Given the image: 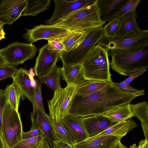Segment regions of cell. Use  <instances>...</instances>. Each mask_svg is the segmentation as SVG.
<instances>
[{
    "label": "cell",
    "mask_w": 148,
    "mask_h": 148,
    "mask_svg": "<svg viewBox=\"0 0 148 148\" xmlns=\"http://www.w3.org/2000/svg\"><path fill=\"white\" fill-rule=\"evenodd\" d=\"M6 103L4 91L0 89V132L1 133L3 114Z\"/></svg>",
    "instance_id": "39"
},
{
    "label": "cell",
    "mask_w": 148,
    "mask_h": 148,
    "mask_svg": "<svg viewBox=\"0 0 148 148\" xmlns=\"http://www.w3.org/2000/svg\"><path fill=\"white\" fill-rule=\"evenodd\" d=\"M3 91L7 102L14 109L18 111L21 94L16 84L13 82L12 84L6 86Z\"/></svg>",
    "instance_id": "28"
},
{
    "label": "cell",
    "mask_w": 148,
    "mask_h": 148,
    "mask_svg": "<svg viewBox=\"0 0 148 148\" xmlns=\"http://www.w3.org/2000/svg\"><path fill=\"white\" fill-rule=\"evenodd\" d=\"M120 140L113 135H104L93 139L87 138L73 145L74 148H111Z\"/></svg>",
    "instance_id": "20"
},
{
    "label": "cell",
    "mask_w": 148,
    "mask_h": 148,
    "mask_svg": "<svg viewBox=\"0 0 148 148\" xmlns=\"http://www.w3.org/2000/svg\"><path fill=\"white\" fill-rule=\"evenodd\" d=\"M137 125L134 121L131 119H128L117 123L98 135L88 138L93 139L101 136L112 135L121 139Z\"/></svg>",
    "instance_id": "21"
},
{
    "label": "cell",
    "mask_w": 148,
    "mask_h": 148,
    "mask_svg": "<svg viewBox=\"0 0 148 148\" xmlns=\"http://www.w3.org/2000/svg\"><path fill=\"white\" fill-rule=\"evenodd\" d=\"M61 70L62 79L68 85H72L78 88L95 81L88 80L85 78L81 64L63 65Z\"/></svg>",
    "instance_id": "16"
},
{
    "label": "cell",
    "mask_w": 148,
    "mask_h": 148,
    "mask_svg": "<svg viewBox=\"0 0 148 148\" xmlns=\"http://www.w3.org/2000/svg\"><path fill=\"white\" fill-rule=\"evenodd\" d=\"M112 69L121 75L148 67V45L129 53H115L110 55Z\"/></svg>",
    "instance_id": "4"
},
{
    "label": "cell",
    "mask_w": 148,
    "mask_h": 148,
    "mask_svg": "<svg viewBox=\"0 0 148 148\" xmlns=\"http://www.w3.org/2000/svg\"><path fill=\"white\" fill-rule=\"evenodd\" d=\"M138 148H148V140L145 139L140 141Z\"/></svg>",
    "instance_id": "43"
},
{
    "label": "cell",
    "mask_w": 148,
    "mask_h": 148,
    "mask_svg": "<svg viewBox=\"0 0 148 148\" xmlns=\"http://www.w3.org/2000/svg\"><path fill=\"white\" fill-rule=\"evenodd\" d=\"M111 148H127L123 145L121 142V140L117 141Z\"/></svg>",
    "instance_id": "45"
},
{
    "label": "cell",
    "mask_w": 148,
    "mask_h": 148,
    "mask_svg": "<svg viewBox=\"0 0 148 148\" xmlns=\"http://www.w3.org/2000/svg\"><path fill=\"white\" fill-rule=\"evenodd\" d=\"M48 41L47 44L51 49L60 52L65 51L64 45L60 40H48Z\"/></svg>",
    "instance_id": "37"
},
{
    "label": "cell",
    "mask_w": 148,
    "mask_h": 148,
    "mask_svg": "<svg viewBox=\"0 0 148 148\" xmlns=\"http://www.w3.org/2000/svg\"><path fill=\"white\" fill-rule=\"evenodd\" d=\"M88 138L95 136L117 123L111 122L102 114L81 117Z\"/></svg>",
    "instance_id": "14"
},
{
    "label": "cell",
    "mask_w": 148,
    "mask_h": 148,
    "mask_svg": "<svg viewBox=\"0 0 148 148\" xmlns=\"http://www.w3.org/2000/svg\"><path fill=\"white\" fill-rule=\"evenodd\" d=\"M37 49L33 44L15 42L0 50L7 64L14 66L21 64L35 57Z\"/></svg>",
    "instance_id": "9"
},
{
    "label": "cell",
    "mask_w": 148,
    "mask_h": 148,
    "mask_svg": "<svg viewBox=\"0 0 148 148\" xmlns=\"http://www.w3.org/2000/svg\"><path fill=\"white\" fill-rule=\"evenodd\" d=\"M77 88L72 85H67L64 88L60 86L54 91L52 99L47 100L49 115L56 122L62 121L69 114Z\"/></svg>",
    "instance_id": "8"
},
{
    "label": "cell",
    "mask_w": 148,
    "mask_h": 148,
    "mask_svg": "<svg viewBox=\"0 0 148 148\" xmlns=\"http://www.w3.org/2000/svg\"><path fill=\"white\" fill-rule=\"evenodd\" d=\"M50 122L54 142H62L71 145L75 143L74 140L66 128L62 121L57 122L50 116Z\"/></svg>",
    "instance_id": "24"
},
{
    "label": "cell",
    "mask_w": 148,
    "mask_h": 148,
    "mask_svg": "<svg viewBox=\"0 0 148 148\" xmlns=\"http://www.w3.org/2000/svg\"><path fill=\"white\" fill-rule=\"evenodd\" d=\"M45 138L42 135L26 139H22L12 148H36Z\"/></svg>",
    "instance_id": "32"
},
{
    "label": "cell",
    "mask_w": 148,
    "mask_h": 148,
    "mask_svg": "<svg viewBox=\"0 0 148 148\" xmlns=\"http://www.w3.org/2000/svg\"><path fill=\"white\" fill-rule=\"evenodd\" d=\"M41 83L38 79L36 80V85L34 88V97L33 103L32 111L30 115L31 121L35 118L37 112L40 110H45L42 98Z\"/></svg>",
    "instance_id": "30"
},
{
    "label": "cell",
    "mask_w": 148,
    "mask_h": 148,
    "mask_svg": "<svg viewBox=\"0 0 148 148\" xmlns=\"http://www.w3.org/2000/svg\"><path fill=\"white\" fill-rule=\"evenodd\" d=\"M145 90L126 92L113 82L108 83L99 90L85 95H75L71 102L69 114L84 117L103 114L117 106L130 103L136 97L144 95Z\"/></svg>",
    "instance_id": "1"
},
{
    "label": "cell",
    "mask_w": 148,
    "mask_h": 148,
    "mask_svg": "<svg viewBox=\"0 0 148 148\" xmlns=\"http://www.w3.org/2000/svg\"><path fill=\"white\" fill-rule=\"evenodd\" d=\"M147 70V69L145 68L131 73L129 75V76L123 81L127 83L130 84L134 79L142 75Z\"/></svg>",
    "instance_id": "40"
},
{
    "label": "cell",
    "mask_w": 148,
    "mask_h": 148,
    "mask_svg": "<svg viewBox=\"0 0 148 148\" xmlns=\"http://www.w3.org/2000/svg\"><path fill=\"white\" fill-rule=\"evenodd\" d=\"M23 126L20 114L7 102L3 114L1 134L5 148H12L22 140Z\"/></svg>",
    "instance_id": "7"
},
{
    "label": "cell",
    "mask_w": 148,
    "mask_h": 148,
    "mask_svg": "<svg viewBox=\"0 0 148 148\" xmlns=\"http://www.w3.org/2000/svg\"><path fill=\"white\" fill-rule=\"evenodd\" d=\"M137 16L136 10H133L121 18L114 37L123 36L140 31L141 29L136 20Z\"/></svg>",
    "instance_id": "22"
},
{
    "label": "cell",
    "mask_w": 148,
    "mask_h": 148,
    "mask_svg": "<svg viewBox=\"0 0 148 148\" xmlns=\"http://www.w3.org/2000/svg\"><path fill=\"white\" fill-rule=\"evenodd\" d=\"M33 70V69L31 68L29 71V75L30 76L34 77L35 73L34 72Z\"/></svg>",
    "instance_id": "49"
},
{
    "label": "cell",
    "mask_w": 148,
    "mask_h": 148,
    "mask_svg": "<svg viewBox=\"0 0 148 148\" xmlns=\"http://www.w3.org/2000/svg\"><path fill=\"white\" fill-rule=\"evenodd\" d=\"M96 0H53L55 8L53 14L51 18L44 23L46 25H55L75 11L91 4Z\"/></svg>",
    "instance_id": "11"
},
{
    "label": "cell",
    "mask_w": 148,
    "mask_h": 148,
    "mask_svg": "<svg viewBox=\"0 0 148 148\" xmlns=\"http://www.w3.org/2000/svg\"><path fill=\"white\" fill-rule=\"evenodd\" d=\"M4 25H3L0 26V40L5 38V33L3 29Z\"/></svg>",
    "instance_id": "46"
},
{
    "label": "cell",
    "mask_w": 148,
    "mask_h": 148,
    "mask_svg": "<svg viewBox=\"0 0 148 148\" xmlns=\"http://www.w3.org/2000/svg\"><path fill=\"white\" fill-rule=\"evenodd\" d=\"M6 64H7V63L5 59L0 53V66Z\"/></svg>",
    "instance_id": "47"
},
{
    "label": "cell",
    "mask_w": 148,
    "mask_h": 148,
    "mask_svg": "<svg viewBox=\"0 0 148 148\" xmlns=\"http://www.w3.org/2000/svg\"><path fill=\"white\" fill-rule=\"evenodd\" d=\"M62 121L74 140L75 143L88 138L81 117L69 114Z\"/></svg>",
    "instance_id": "18"
},
{
    "label": "cell",
    "mask_w": 148,
    "mask_h": 148,
    "mask_svg": "<svg viewBox=\"0 0 148 148\" xmlns=\"http://www.w3.org/2000/svg\"><path fill=\"white\" fill-rule=\"evenodd\" d=\"M84 39L69 51H61L60 58L63 65L71 66L81 64L89 52L104 36L103 27L87 30Z\"/></svg>",
    "instance_id": "6"
},
{
    "label": "cell",
    "mask_w": 148,
    "mask_h": 148,
    "mask_svg": "<svg viewBox=\"0 0 148 148\" xmlns=\"http://www.w3.org/2000/svg\"><path fill=\"white\" fill-rule=\"evenodd\" d=\"M113 83L119 89L126 92L134 93L139 90L131 86L129 83H127L124 81L120 83Z\"/></svg>",
    "instance_id": "38"
},
{
    "label": "cell",
    "mask_w": 148,
    "mask_h": 148,
    "mask_svg": "<svg viewBox=\"0 0 148 148\" xmlns=\"http://www.w3.org/2000/svg\"><path fill=\"white\" fill-rule=\"evenodd\" d=\"M108 82L95 81L92 82L77 88L76 95H85L99 90Z\"/></svg>",
    "instance_id": "31"
},
{
    "label": "cell",
    "mask_w": 148,
    "mask_h": 148,
    "mask_svg": "<svg viewBox=\"0 0 148 148\" xmlns=\"http://www.w3.org/2000/svg\"><path fill=\"white\" fill-rule=\"evenodd\" d=\"M26 0H2L0 4V22L11 25L21 16Z\"/></svg>",
    "instance_id": "13"
},
{
    "label": "cell",
    "mask_w": 148,
    "mask_h": 148,
    "mask_svg": "<svg viewBox=\"0 0 148 148\" xmlns=\"http://www.w3.org/2000/svg\"><path fill=\"white\" fill-rule=\"evenodd\" d=\"M17 70L15 66L7 64L0 66V81L7 78L12 77Z\"/></svg>",
    "instance_id": "35"
},
{
    "label": "cell",
    "mask_w": 148,
    "mask_h": 148,
    "mask_svg": "<svg viewBox=\"0 0 148 148\" xmlns=\"http://www.w3.org/2000/svg\"><path fill=\"white\" fill-rule=\"evenodd\" d=\"M120 23V20L115 18L109 21L103 27L104 37L111 38L115 36Z\"/></svg>",
    "instance_id": "33"
},
{
    "label": "cell",
    "mask_w": 148,
    "mask_h": 148,
    "mask_svg": "<svg viewBox=\"0 0 148 148\" xmlns=\"http://www.w3.org/2000/svg\"><path fill=\"white\" fill-rule=\"evenodd\" d=\"M41 134L42 135L41 132L39 129L35 126L32 125L31 129L29 132H24L23 131L22 139L34 138Z\"/></svg>",
    "instance_id": "36"
},
{
    "label": "cell",
    "mask_w": 148,
    "mask_h": 148,
    "mask_svg": "<svg viewBox=\"0 0 148 148\" xmlns=\"http://www.w3.org/2000/svg\"><path fill=\"white\" fill-rule=\"evenodd\" d=\"M130 106L134 116L141 122L148 125V102L145 101L135 104H130Z\"/></svg>",
    "instance_id": "29"
},
{
    "label": "cell",
    "mask_w": 148,
    "mask_h": 148,
    "mask_svg": "<svg viewBox=\"0 0 148 148\" xmlns=\"http://www.w3.org/2000/svg\"><path fill=\"white\" fill-rule=\"evenodd\" d=\"M88 30H72L69 34L60 40L63 44L65 52L72 49L85 38Z\"/></svg>",
    "instance_id": "27"
},
{
    "label": "cell",
    "mask_w": 148,
    "mask_h": 148,
    "mask_svg": "<svg viewBox=\"0 0 148 148\" xmlns=\"http://www.w3.org/2000/svg\"><path fill=\"white\" fill-rule=\"evenodd\" d=\"M54 148H74L73 145L62 142H54Z\"/></svg>",
    "instance_id": "41"
},
{
    "label": "cell",
    "mask_w": 148,
    "mask_h": 148,
    "mask_svg": "<svg viewBox=\"0 0 148 148\" xmlns=\"http://www.w3.org/2000/svg\"><path fill=\"white\" fill-rule=\"evenodd\" d=\"M2 1V0H0V4L1 3V2Z\"/></svg>",
    "instance_id": "52"
},
{
    "label": "cell",
    "mask_w": 148,
    "mask_h": 148,
    "mask_svg": "<svg viewBox=\"0 0 148 148\" xmlns=\"http://www.w3.org/2000/svg\"><path fill=\"white\" fill-rule=\"evenodd\" d=\"M26 29L27 32L23 36L27 40V43L30 44L41 39L61 40L72 31L56 25L42 24L35 26L32 29Z\"/></svg>",
    "instance_id": "10"
},
{
    "label": "cell",
    "mask_w": 148,
    "mask_h": 148,
    "mask_svg": "<svg viewBox=\"0 0 148 148\" xmlns=\"http://www.w3.org/2000/svg\"><path fill=\"white\" fill-rule=\"evenodd\" d=\"M0 148H5L2 139L1 134L0 132Z\"/></svg>",
    "instance_id": "48"
},
{
    "label": "cell",
    "mask_w": 148,
    "mask_h": 148,
    "mask_svg": "<svg viewBox=\"0 0 148 148\" xmlns=\"http://www.w3.org/2000/svg\"><path fill=\"white\" fill-rule=\"evenodd\" d=\"M85 78L88 80L112 82L107 50L97 44L81 64Z\"/></svg>",
    "instance_id": "2"
},
{
    "label": "cell",
    "mask_w": 148,
    "mask_h": 148,
    "mask_svg": "<svg viewBox=\"0 0 148 148\" xmlns=\"http://www.w3.org/2000/svg\"><path fill=\"white\" fill-rule=\"evenodd\" d=\"M26 1V5L21 16H35L40 13L49 9L51 2V0Z\"/></svg>",
    "instance_id": "26"
},
{
    "label": "cell",
    "mask_w": 148,
    "mask_h": 148,
    "mask_svg": "<svg viewBox=\"0 0 148 148\" xmlns=\"http://www.w3.org/2000/svg\"><path fill=\"white\" fill-rule=\"evenodd\" d=\"M36 114V118L31 121L32 125L39 129L51 148H54V140L50 122V116L45 112V110H38Z\"/></svg>",
    "instance_id": "19"
},
{
    "label": "cell",
    "mask_w": 148,
    "mask_h": 148,
    "mask_svg": "<svg viewBox=\"0 0 148 148\" xmlns=\"http://www.w3.org/2000/svg\"><path fill=\"white\" fill-rule=\"evenodd\" d=\"M130 103L120 105L102 114L112 122L118 123L134 116L130 106Z\"/></svg>",
    "instance_id": "23"
},
{
    "label": "cell",
    "mask_w": 148,
    "mask_h": 148,
    "mask_svg": "<svg viewBox=\"0 0 148 148\" xmlns=\"http://www.w3.org/2000/svg\"><path fill=\"white\" fill-rule=\"evenodd\" d=\"M97 44L107 50L109 56L115 53H130L148 45V30L141 29L138 32L120 37H103Z\"/></svg>",
    "instance_id": "5"
},
{
    "label": "cell",
    "mask_w": 148,
    "mask_h": 148,
    "mask_svg": "<svg viewBox=\"0 0 148 148\" xmlns=\"http://www.w3.org/2000/svg\"><path fill=\"white\" fill-rule=\"evenodd\" d=\"M62 77L61 68L56 64L50 71L38 78L41 83L46 84L54 92L61 86Z\"/></svg>",
    "instance_id": "25"
},
{
    "label": "cell",
    "mask_w": 148,
    "mask_h": 148,
    "mask_svg": "<svg viewBox=\"0 0 148 148\" xmlns=\"http://www.w3.org/2000/svg\"><path fill=\"white\" fill-rule=\"evenodd\" d=\"M60 52L51 49L47 44L40 48L33 69L35 75L39 77L50 71L60 58Z\"/></svg>",
    "instance_id": "12"
},
{
    "label": "cell",
    "mask_w": 148,
    "mask_h": 148,
    "mask_svg": "<svg viewBox=\"0 0 148 148\" xmlns=\"http://www.w3.org/2000/svg\"><path fill=\"white\" fill-rule=\"evenodd\" d=\"M140 1L141 0H128L123 7L116 18L120 20L128 13L133 10H136Z\"/></svg>",
    "instance_id": "34"
},
{
    "label": "cell",
    "mask_w": 148,
    "mask_h": 148,
    "mask_svg": "<svg viewBox=\"0 0 148 148\" xmlns=\"http://www.w3.org/2000/svg\"><path fill=\"white\" fill-rule=\"evenodd\" d=\"M141 123L145 139L148 140V125Z\"/></svg>",
    "instance_id": "44"
},
{
    "label": "cell",
    "mask_w": 148,
    "mask_h": 148,
    "mask_svg": "<svg viewBox=\"0 0 148 148\" xmlns=\"http://www.w3.org/2000/svg\"><path fill=\"white\" fill-rule=\"evenodd\" d=\"M106 23L100 18L96 0L55 25L71 30H86L103 27Z\"/></svg>",
    "instance_id": "3"
},
{
    "label": "cell",
    "mask_w": 148,
    "mask_h": 148,
    "mask_svg": "<svg viewBox=\"0 0 148 148\" xmlns=\"http://www.w3.org/2000/svg\"><path fill=\"white\" fill-rule=\"evenodd\" d=\"M12 77L13 82L16 84L20 90L22 99L26 97L32 104L34 97V88L31 84L29 71L21 67L17 70Z\"/></svg>",
    "instance_id": "17"
},
{
    "label": "cell",
    "mask_w": 148,
    "mask_h": 148,
    "mask_svg": "<svg viewBox=\"0 0 148 148\" xmlns=\"http://www.w3.org/2000/svg\"><path fill=\"white\" fill-rule=\"evenodd\" d=\"M128 0H96L100 18L104 22L116 18Z\"/></svg>",
    "instance_id": "15"
},
{
    "label": "cell",
    "mask_w": 148,
    "mask_h": 148,
    "mask_svg": "<svg viewBox=\"0 0 148 148\" xmlns=\"http://www.w3.org/2000/svg\"><path fill=\"white\" fill-rule=\"evenodd\" d=\"M36 148H51L48 142L45 139L42 140Z\"/></svg>",
    "instance_id": "42"
},
{
    "label": "cell",
    "mask_w": 148,
    "mask_h": 148,
    "mask_svg": "<svg viewBox=\"0 0 148 148\" xmlns=\"http://www.w3.org/2000/svg\"><path fill=\"white\" fill-rule=\"evenodd\" d=\"M129 148H138V147H137L136 145V144H134L133 145H131Z\"/></svg>",
    "instance_id": "50"
},
{
    "label": "cell",
    "mask_w": 148,
    "mask_h": 148,
    "mask_svg": "<svg viewBox=\"0 0 148 148\" xmlns=\"http://www.w3.org/2000/svg\"><path fill=\"white\" fill-rule=\"evenodd\" d=\"M3 25H4V24H3V23H1V22H0V26Z\"/></svg>",
    "instance_id": "51"
}]
</instances>
